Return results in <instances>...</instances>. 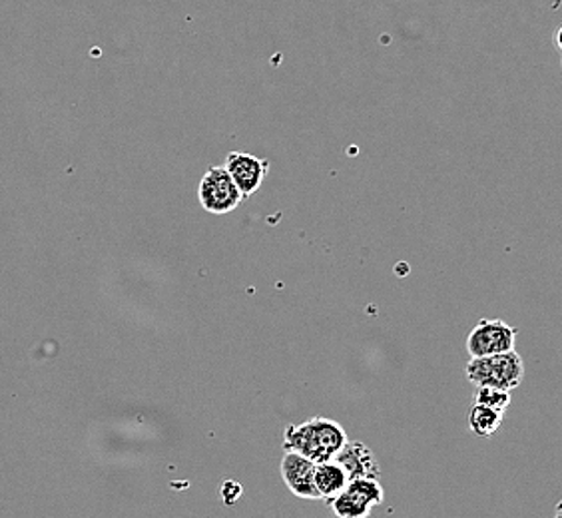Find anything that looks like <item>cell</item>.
Returning a JSON list of instances; mask_svg holds the SVG:
<instances>
[{"instance_id":"6da1fadb","label":"cell","mask_w":562,"mask_h":518,"mask_svg":"<svg viewBox=\"0 0 562 518\" xmlns=\"http://www.w3.org/2000/svg\"><path fill=\"white\" fill-rule=\"evenodd\" d=\"M347 443L346 429L327 417H314L302 425H292L283 435L285 453H297L312 463H329Z\"/></svg>"},{"instance_id":"7a4b0ae2","label":"cell","mask_w":562,"mask_h":518,"mask_svg":"<svg viewBox=\"0 0 562 518\" xmlns=\"http://www.w3.org/2000/svg\"><path fill=\"white\" fill-rule=\"evenodd\" d=\"M467 378L476 387H497L513 391L525 378V363L519 353L513 349L507 353L488 357H471L467 363Z\"/></svg>"},{"instance_id":"3957f363","label":"cell","mask_w":562,"mask_h":518,"mask_svg":"<svg viewBox=\"0 0 562 518\" xmlns=\"http://www.w3.org/2000/svg\"><path fill=\"white\" fill-rule=\"evenodd\" d=\"M198 200L207 214L224 216L229 214L244 202V195L234 184L232 176L224 166H214L206 170L198 185Z\"/></svg>"},{"instance_id":"277c9868","label":"cell","mask_w":562,"mask_h":518,"mask_svg":"<svg viewBox=\"0 0 562 518\" xmlns=\"http://www.w3.org/2000/svg\"><path fill=\"white\" fill-rule=\"evenodd\" d=\"M517 344V329L501 319H481L467 337V351L471 357L498 356L513 351Z\"/></svg>"},{"instance_id":"5b68a950","label":"cell","mask_w":562,"mask_h":518,"mask_svg":"<svg viewBox=\"0 0 562 518\" xmlns=\"http://www.w3.org/2000/svg\"><path fill=\"white\" fill-rule=\"evenodd\" d=\"M224 168L246 200L260 190L266 180V173L270 170V162L244 151H229Z\"/></svg>"},{"instance_id":"8992f818","label":"cell","mask_w":562,"mask_h":518,"mask_svg":"<svg viewBox=\"0 0 562 518\" xmlns=\"http://www.w3.org/2000/svg\"><path fill=\"white\" fill-rule=\"evenodd\" d=\"M315 463L302 454L285 453L281 459V476L283 483L292 491V495L307 500H319V493L314 483Z\"/></svg>"},{"instance_id":"52a82bcc","label":"cell","mask_w":562,"mask_h":518,"mask_svg":"<svg viewBox=\"0 0 562 518\" xmlns=\"http://www.w3.org/2000/svg\"><path fill=\"white\" fill-rule=\"evenodd\" d=\"M334 461L341 466L347 481H351V478H379L381 476L375 454L369 449L368 444L347 441L344 449L336 454Z\"/></svg>"},{"instance_id":"ba28073f","label":"cell","mask_w":562,"mask_h":518,"mask_svg":"<svg viewBox=\"0 0 562 518\" xmlns=\"http://www.w3.org/2000/svg\"><path fill=\"white\" fill-rule=\"evenodd\" d=\"M314 483L319 497L331 500L346 491L347 476L336 461H329V463L315 464Z\"/></svg>"},{"instance_id":"9c48e42d","label":"cell","mask_w":562,"mask_h":518,"mask_svg":"<svg viewBox=\"0 0 562 518\" xmlns=\"http://www.w3.org/2000/svg\"><path fill=\"white\" fill-rule=\"evenodd\" d=\"M501 425H503V413H498V410L475 405L469 413V427L476 437H491L498 432Z\"/></svg>"},{"instance_id":"30bf717a","label":"cell","mask_w":562,"mask_h":518,"mask_svg":"<svg viewBox=\"0 0 562 518\" xmlns=\"http://www.w3.org/2000/svg\"><path fill=\"white\" fill-rule=\"evenodd\" d=\"M331 508L337 518H368L373 507H369L368 503L351 495L349 491H344L331 498Z\"/></svg>"},{"instance_id":"8fae6325","label":"cell","mask_w":562,"mask_h":518,"mask_svg":"<svg viewBox=\"0 0 562 518\" xmlns=\"http://www.w3.org/2000/svg\"><path fill=\"white\" fill-rule=\"evenodd\" d=\"M346 491L368 503L369 507H378L385 498V491L379 478H351L347 481Z\"/></svg>"},{"instance_id":"7c38bea8","label":"cell","mask_w":562,"mask_h":518,"mask_svg":"<svg viewBox=\"0 0 562 518\" xmlns=\"http://www.w3.org/2000/svg\"><path fill=\"white\" fill-rule=\"evenodd\" d=\"M475 401L476 405L505 413L510 405V391L497 387H476Z\"/></svg>"},{"instance_id":"4fadbf2b","label":"cell","mask_w":562,"mask_h":518,"mask_svg":"<svg viewBox=\"0 0 562 518\" xmlns=\"http://www.w3.org/2000/svg\"><path fill=\"white\" fill-rule=\"evenodd\" d=\"M561 29H559V31H557V48H559V50H562V44H561Z\"/></svg>"}]
</instances>
